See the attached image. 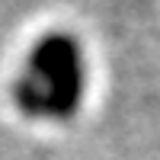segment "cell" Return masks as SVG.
Returning a JSON list of instances; mask_svg holds the SVG:
<instances>
[{
	"instance_id": "1",
	"label": "cell",
	"mask_w": 160,
	"mask_h": 160,
	"mask_svg": "<svg viewBox=\"0 0 160 160\" xmlns=\"http://www.w3.org/2000/svg\"><path fill=\"white\" fill-rule=\"evenodd\" d=\"M35 68L48 77L51 87H55L48 109H51V112H68L71 106H74L77 87H80V80H77V55H74V45L68 42V38H48L45 45H38Z\"/></svg>"
}]
</instances>
